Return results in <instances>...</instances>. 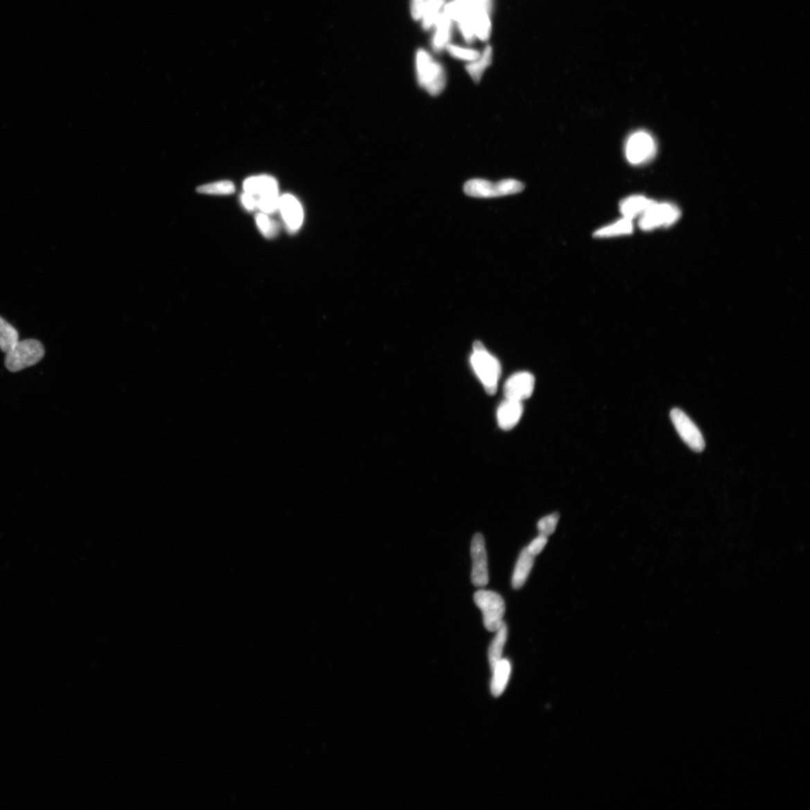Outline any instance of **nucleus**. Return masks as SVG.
<instances>
[{
	"label": "nucleus",
	"instance_id": "nucleus-5",
	"mask_svg": "<svg viewBox=\"0 0 810 810\" xmlns=\"http://www.w3.org/2000/svg\"><path fill=\"white\" fill-rule=\"evenodd\" d=\"M473 598L484 615L486 629L490 632H496L504 622L505 604L502 596L494 591L480 590Z\"/></svg>",
	"mask_w": 810,
	"mask_h": 810
},
{
	"label": "nucleus",
	"instance_id": "nucleus-11",
	"mask_svg": "<svg viewBox=\"0 0 810 810\" xmlns=\"http://www.w3.org/2000/svg\"><path fill=\"white\" fill-rule=\"evenodd\" d=\"M279 211L291 233L297 232L303 223V209L293 195L285 194L279 197Z\"/></svg>",
	"mask_w": 810,
	"mask_h": 810
},
{
	"label": "nucleus",
	"instance_id": "nucleus-13",
	"mask_svg": "<svg viewBox=\"0 0 810 810\" xmlns=\"http://www.w3.org/2000/svg\"><path fill=\"white\" fill-rule=\"evenodd\" d=\"M491 8L493 7L486 6H473L468 18V21L473 33H475L476 39L482 42H487L490 38L491 33V22L490 19Z\"/></svg>",
	"mask_w": 810,
	"mask_h": 810
},
{
	"label": "nucleus",
	"instance_id": "nucleus-32",
	"mask_svg": "<svg viewBox=\"0 0 810 810\" xmlns=\"http://www.w3.org/2000/svg\"><path fill=\"white\" fill-rule=\"evenodd\" d=\"M459 32L464 40L467 43L471 44L476 39L475 33L472 30V27L468 21L457 24Z\"/></svg>",
	"mask_w": 810,
	"mask_h": 810
},
{
	"label": "nucleus",
	"instance_id": "nucleus-7",
	"mask_svg": "<svg viewBox=\"0 0 810 810\" xmlns=\"http://www.w3.org/2000/svg\"><path fill=\"white\" fill-rule=\"evenodd\" d=\"M678 208L669 204L653 202L640 217L639 226L642 231H650L662 226H669L678 220Z\"/></svg>",
	"mask_w": 810,
	"mask_h": 810
},
{
	"label": "nucleus",
	"instance_id": "nucleus-30",
	"mask_svg": "<svg viewBox=\"0 0 810 810\" xmlns=\"http://www.w3.org/2000/svg\"><path fill=\"white\" fill-rule=\"evenodd\" d=\"M427 0H411V15L414 21H421Z\"/></svg>",
	"mask_w": 810,
	"mask_h": 810
},
{
	"label": "nucleus",
	"instance_id": "nucleus-28",
	"mask_svg": "<svg viewBox=\"0 0 810 810\" xmlns=\"http://www.w3.org/2000/svg\"><path fill=\"white\" fill-rule=\"evenodd\" d=\"M559 518V514L557 513L542 518L538 523L539 534L547 536L548 538V536L554 534L555 530H556Z\"/></svg>",
	"mask_w": 810,
	"mask_h": 810
},
{
	"label": "nucleus",
	"instance_id": "nucleus-14",
	"mask_svg": "<svg viewBox=\"0 0 810 810\" xmlns=\"http://www.w3.org/2000/svg\"><path fill=\"white\" fill-rule=\"evenodd\" d=\"M245 193L257 198L266 196H279V186L275 178L268 175L252 177L245 180Z\"/></svg>",
	"mask_w": 810,
	"mask_h": 810
},
{
	"label": "nucleus",
	"instance_id": "nucleus-15",
	"mask_svg": "<svg viewBox=\"0 0 810 810\" xmlns=\"http://www.w3.org/2000/svg\"><path fill=\"white\" fill-rule=\"evenodd\" d=\"M452 21L443 12L437 19L433 28L434 29L432 46L437 53H440L447 49L450 44L452 34Z\"/></svg>",
	"mask_w": 810,
	"mask_h": 810
},
{
	"label": "nucleus",
	"instance_id": "nucleus-31",
	"mask_svg": "<svg viewBox=\"0 0 810 810\" xmlns=\"http://www.w3.org/2000/svg\"><path fill=\"white\" fill-rule=\"evenodd\" d=\"M547 543V536L539 534L538 538H535L531 543V544L527 546V548L533 555H534V556H536V555H538L542 552Z\"/></svg>",
	"mask_w": 810,
	"mask_h": 810
},
{
	"label": "nucleus",
	"instance_id": "nucleus-8",
	"mask_svg": "<svg viewBox=\"0 0 810 810\" xmlns=\"http://www.w3.org/2000/svg\"><path fill=\"white\" fill-rule=\"evenodd\" d=\"M671 420L676 429L689 448L696 452H702L705 443L702 433L688 416L679 408L671 410Z\"/></svg>",
	"mask_w": 810,
	"mask_h": 810
},
{
	"label": "nucleus",
	"instance_id": "nucleus-1",
	"mask_svg": "<svg viewBox=\"0 0 810 810\" xmlns=\"http://www.w3.org/2000/svg\"><path fill=\"white\" fill-rule=\"evenodd\" d=\"M417 83L432 96L441 95L447 85V75L441 63L425 49H419L415 57Z\"/></svg>",
	"mask_w": 810,
	"mask_h": 810
},
{
	"label": "nucleus",
	"instance_id": "nucleus-16",
	"mask_svg": "<svg viewBox=\"0 0 810 810\" xmlns=\"http://www.w3.org/2000/svg\"><path fill=\"white\" fill-rule=\"evenodd\" d=\"M654 202L653 200L643 195H635L626 197L619 204V211L622 217L634 220L640 217Z\"/></svg>",
	"mask_w": 810,
	"mask_h": 810
},
{
	"label": "nucleus",
	"instance_id": "nucleus-25",
	"mask_svg": "<svg viewBox=\"0 0 810 810\" xmlns=\"http://www.w3.org/2000/svg\"><path fill=\"white\" fill-rule=\"evenodd\" d=\"M196 190L198 193L201 194L229 195L235 193L236 188L231 181L224 180L199 186Z\"/></svg>",
	"mask_w": 810,
	"mask_h": 810
},
{
	"label": "nucleus",
	"instance_id": "nucleus-26",
	"mask_svg": "<svg viewBox=\"0 0 810 810\" xmlns=\"http://www.w3.org/2000/svg\"><path fill=\"white\" fill-rule=\"evenodd\" d=\"M451 57L455 59L465 61L468 63L476 60L480 56V52L476 49L463 47L461 45L449 44L446 49Z\"/></svg>",
	"mask_w": 810,
	"mask_h": 810
},
{
	"label": "nucleus",
	"instance_id": "nucleus-10",
	"mask_svg": "<svg viewBox=\"0 0 810 810\" xmlns=\"http://www.w3.org/2000/svg\"><path fill=\"white\" fill-rule=\"evenodd\" d=\"M534 387L535 378L531 373L520 371L507 379L504 393L506 398L522 402L532 396Z\"/></svg>",
	"mask_w": 810,
	"mask_h": 810
},
{
	"label": "nucleus",
	"instance_id": "nucleus-17",
	"mask_svg": "<svg viewBox=\"0 0 810 810\" xmlns=\"http://www.w3.org/2000/svg\"><path fill=\"white\" fill-rule=\"evenodd\" d=\"M634 231L633 221L624 217L606 224L594 232L596 239H609L631 235Z\"/></svg>",
	"mask_w": 810,
	"mask_h": 810
},
{
	"label": "nucleus",
	"instance_id": "nucleus-24",
	"mask_svg": "<svg viewBox=\"0 0 810 810\" xmlns=\"http://www.w3.org/2000/svg\"><path fill=\"white\" fill-rule=\"evenodd\" d=\"M446 0H427L425 12L421 19L423 30H430L439 15L443 12Z\"/></svg>",
	"mask_w": 810,
	"mask_h": 810
},
{
	"label": "nucleus",
	"instance_id": "nucleus-12",
	"mask_svg": "<svg viewBox=\"0 0 810 810\" xmlns=\"http://www.w3.org/2000/svg\"><path fill=\"white\" fill-rule=\"evenodd\" d=\"M522 402L506 398L498 407L497 412L498 423L500 429L509 431L521 420L523 414Z\"/></svg>",
	"mask_w": 810,
	"mask_h": 810
},
{
	"label": "nucleus",
	"instance_id": "nucleus-18",
	"mask_svg": "<svg viewBox=\"0 0 810 810\" xmlns=\"http://www.w3.org/2000/svg\"><path fill=\"white\" fill-rule=\"evenodd\" d=\"M534 558L527 547L520 553L512 578V586L515 589H520L525 585L534 567Z\"/></svg>",
	"mask_w": 810,
	"mask_h": 810
},
{
	"label": "nucleus",
	"instance_id": "nucleus-19",
	"mask_svg": "<svg viewBox=\"0 0 810 810\" xmlns=\"http://www.w3.org/2000/svg\"><path fill=\"white\" fill-rule=\"evenodd\" d=\"M493 672L491 680V694L498 697L504 693L511 674V664L506 659L500 660L496 666L491 669Z\"/></svg>",
	"mask_w": 810,
	"mask_h": 810
},
{
	"label": "nucleus",
	"instance_id": "nucleus-20",
	"mask_svg": "<svg viewBox=\"0 0 810 810\" xmlns=\"http://www.w3.org/2000/svg\"><path fill=\"white\" fill-rule=\"evenodd\" d=\"M493 48L487 45L476 60L469 62L466 65V71L475 83H479L486 70L491 66V62H493Z\"/></svg>",
	"mask_w": 810,
	"mask_h": 810
},
{
	"label": "nucleus",
	"instance_id": "nucleus-33",
	"mask_svg": "<svg viewBox=\"0 0 810 810\" xmlns=\"http://www.w3.org/2000/svg\"><path fill=\"white\" fill-rule=\"evenodd\" d=\"M241 203L244 208L249 211H253L258 208V198L247 193L242 195Z\"/></svg>",
	"mask_w": 810,
	"mask_h": 810
},
{
	"label": "nucleus",
	"instance_id": "nucleus-6",
	"mask_svg": "<svg viewBox=\"0 0 810 810\" xmlns=\"http://www.w3.org/2000/svg\"><path fill=\"white\" fill-rule=\"evenodd\" d=\"M655 150V142L649 133L635 132L626 141L625 156L631 165L640 166L650 160Z\"/></svg>",
	"mask_w": 810,
	"mask_h": 810
},
{
	"label": "nucleus",
	"instance_id": "nucleus-21",
	"mask_svg": "<svg viewBox=\"0 0 810 810\" xmlns=\"http://www.w3.org/2000/svg\"><path fill=\"white\" fill-rule=\"evenodd\" d=\"M507 640V626L504 622L498 628L494 640L491 642L488 649V660L490 667L493 669L496 664L502 659V653Z\"/></svg>",
	"mask_w": 810,
	"mask_h": 810
},
{
	"label": "nucleus",
	"instance_id": "nucleus-22",
	"mask_svg": "<svg viewBox=\"0 0 810 810\" xmlns=\"http://www.w3.org/2000/svg\"><path fill=\"white\" fill-rule=\"evenodd\" d=\"M473 8V6L461 2L459 0H453L445 4L443 12L452 21L459 24L468 20Z\"/></svg>",
	"mask_w": 810,
	"mask_h": 810
},
{
	"label": "nucleus",
	"instance_id": "nucleus-27",
	"mask_svg": "<svg viewBox=\"0 0 810 810\" xmlns=\"http://www.w3.org/2000/svg\"><path fill=\"white\" fill-rule=\"evenodd\" d=\"M257 225L260 231L267 238H272L275 236L279 231L278 224L272 220L265 213H259L256 217Z\"/></svg>",
	"mask_w": 810,
	"mask_h": 810
},
{
	"label": "nucleus",
	"instance_id": "nucleus-2",
	"mask_svg": "<svg viewBox=\"0 0 810 810\" xmlns=\"http://www.w3.org/2000/svg\"><path fill=\"white\" fill-rule=\"evenodd\" d=\"M471 367L481 381L486 392L491 396L496 394L498 381L502 375V365L481 342H475L470 358Z\"/></svg>",
	"mask_w": 810,
	"mask_h": 810
},
{
	"label": "nucleus",
	"instance_id": "nucleus-29",
	"mask_svg": "<svg viewBox=\"0 0 810 810\" xmlns=\"http://www.w3.org/2000/svg\"><path fill=\"white\" fill-rule=\"evenodd\" d=\"M279 196H266L258 198V208L265 214H272L279 209Z\"/></svg>",
	"mask_w": 810,
	"mask_h": 810
},
{
	"label": "nucleus",
	"instance_id": "nucleus-9",
	"mask_svg": "<svg viewBox=\"0 0 810 810\" xmlns=\"http://www.w3.org/2000/svg\"><path fill=\"white\" fill-rule=\"evenodd\" d=\"M470 554L473 561L471 581L477 587H484L488 582L487 554L484 536L477 534L473 536Z\"/></svg>",
	"mask_w": 810,
	"mask_h": 810
},
{
	"label": "nucleus",
	"instance_id": "nucleus-34",
	"mask_svg": "<svg viewBox=\"0 0 810 810\" xmlns=\"http://www.w3.org/2000/svg\"><path fill=\"white\" fill-rule=\"evenodd\" d=\"M459 1L463 2V3H466L468 5L473 6H486L493 7V3H491V0H459Z\"/></svg>",
	"mask_w": 810,
	"mask_h": 810
},
{
	"label": "nucleus",
	"instance_id": "nucleus-3",
	"mask_svg": "<svg viewBox=\"0 0 810 810\" xmlns=\"http://www.w3.org/2000/svg\"><path fill=\"white\" fill-rule=\"evenodd\" d=\"M525 184L516 179H504L498 182L475 178L466 182L464 193L476 198H494L513 195L523 192Z\"/></svg>",
	"mask_w": 810,
	"mask_h": 810
},
{
	"label": "nucleus",
	"instance_id": "nucleus-23",
	"mask_svg": "<svg viewBox=\"0 0 810 810\" xmlns=\"http://www.w3.org/2000/svg\"><path fill=\"white\" fill-rule=\"evenodd\" d=\"M19 342V334L15 327L0 317V349L4 353L12 350Z\"/></svg>",
	"mask_w": 810,
	"mask_h": 810
},
{
	"label": "nucleus",
	"instance_id": "nucleus-4",
	"mask_svg": "<svg viewBox=\"0 0 810 810\" xmlns=\"http://www.w3.org/2000/svg\"><path fill=\"white\" fill-rule=\"evenodd\" d=\"M44 356V346L39 341H19L12 350L6 353L5 365L8 370L17 372L35 365Z\"/></svg>",
	"mask_w": 810,
	"mask_h": 810
}]
</instances>
